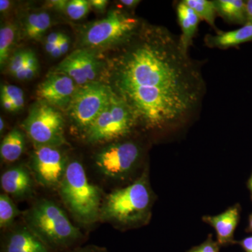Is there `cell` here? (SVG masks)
I'll list each match as a JSON object with an SVG mask.
<instances>
[{
	"label": "cell",
	"mask_w": 252,
	"mask_h": 252,
	"mask_svg": "<svg viewBox=\"0 0 252 252\" xmlns=\"http://www.w3.org/2000/svg\"><path fill=\"white\" fill-rule=\"evenodd\" d=\"M124 46L114 67L115 94L142 130L171 139L183 133L200 115L206 94L200 63L161 26L142 24Z\"/></svg>",
	"instance_id": "cell-1"
},
{
	"label": "cell",
	"mask_w": 252,
	"mask_h": 252,
	"mask_svg": "<svg viewBox=\"0 0 252 252\" xmlns=\"http://www.w3.org/2000/svg\"><path fill=\"white\" fill-rule=\"evenodd\" d=\"M155 195L146 169L138 178L114 190L103 200L99 220L121 228H139L149 223Z\"/></svg>",
	"instance_id": "cell-2"
},
{
	"label": "cell",
	"mask_w": 252,
	"mask_h": 252,
	"mask_svg": "<svg viewBox=\"0 0 252 252\" xmlns=\"http://www.w3.org/2000/svg\"><path fill=\"white\" fill-rule=\"evenodd\" d=\"M59 189L63 203L79 223L91 225L99 220L102 192L89 181L80 162H68Z\"/></svg>",
	"instance_id": "cell-3"
},
{
	"label": "cell",
	"mask_w": 252,
	"mask_h": 252,
	"mask_svg": "<svg viewBox=\"0 0 252 252\" xmlns=\"http://www.w3.org/2000/svg\"><path fill=\"white\" fill-rule=\"evenodd\" d=\"M26 225L52 251L73 246L82 238L65 212L56 203L41 199L25 212Z\"/></svg>",
	"instance_id": "cell-4"
},
{
	"label": "cell",
	"mask_w": 252,
	"mask_h": 252,
	"mask_svg": "<svg viewBox=\"0 0 252 252\" xmlns=\"http://www.w3.org/2000/svg\"><path fill=\"white\" fill-rule=\"evenodd\" d=\"M137 127L133 112L113 91L107 106L85 131V136L91 144L114 142L130 137Z\"/></svg>",
	"instance_id": "cell-5"
},
{
	"label": "cell",
	"mask_w": 252,
	"mask_h": 252,
	"mask_svg": "<svg viewBox=\"0 0 252 252\" xmlns=\"http://www.w3.org/2000/svg\"><path fill=\"white\" fill-rule=\"evenodd\" d=\"M139 18L121 11L112 10L103 19L93 23L84 31L82 44L91 49H104L126 44L140 30Z\"/></svg>",
	"instance_id": "cell-6"
},
{
	"label": "cell",
	"mask_w": 252,
	"mask_h": 252,
	"mask_svg": "<svg viewBox=\"0 0 252 252\" xmlns=\"http://www.w3.org/2000/svg\"><path fill=\"white\" fill-rule=\"evenodd\" d=\"M144 154L140 142L127 139L101 149L94 157V165L104 177L122 182L128 180L140 168Z\"/></svg>",
	"instance_id": "cell-7"
},
{
	"label": "cell",
	"mask_w": 252,
	"mask_h": 252,
	"mask_svg": "<svg viewBox=\"0 0 252 252\" xmlns=\"http://www.w3.org/2000/svg\"><path fill=\"white\" fill-rule=\"evenodd\" d=\"M22 126L35 147H61L67 143L62 114L43 101L32 107Z\"/></svg>",
	"instance_id": "cell-8"
},
{
	"label": "cell",
	"mask_w": 252,
	"mask_h": 252,
	"mask_svg": "<svg viewBox=\"0 0 252 252\" xmlns=\"http://www.w3.org/2000/svg\"><path fill=\"white\" fill-rule=\"evenodd\" d=\"M113 90L99 82L79 86L73 96L68 112L74 124L84 132L107 106Z\"/></svg>",
	"instance_id": "cell-9"
},
{
	"label": "cell",
	"mask_w": 252,
	"mask_h": 252,
	"mask_svg": "<svg viewBox=\"0 0 252 252\" xmlns=\"http://www.w3.org/2000/svg\"><path fill=\"white\" fill-rule=\"evenodd\" d=\"M68 162L60 147H35L31 160L32 175L46 188H59Z\"/></svg>",
	"instance_id": "cell-10"
},
{
	"label": "cell",
	"mask_w": 252,
	"mask_h": 252,
	"mask_svg": "<svg viewBox=\"0 0 252 252\" xmlns=\"http://www.w3.org/2000/svg\"><path fill=\"white\" fill-rule=\"evenodd\" d=\"M74 80L63 74L51 73L38 87V97L56 108L68 109L73 96L78 89Z\"/></svg>",
	"instance_id": "cell-11"
},
{
	"label": "cell",
	"mask_w": 252,
	"mask_h": 252,
	"mask_svg": "<svg viewBox=\"0 0 252 252\" xmlns=\"http://www.w3.org/2000/svg\"><path fill=\"white\" fill-rule=\"evenodd\" d=\"M241 205L236 203L217 215H205L202 217L204 223L210 225L217 233V241L220 247L237 245L235 232L240 223Z\"/></svg>",
	"instance_id": "cell-12"
},
{
	"label": "cell",
	"mask_w": 252,
	"mask_h": 252,
	"mask_svg": "<svg viewBox=\"0 0 252 252\" xmlns=\"http://www.w3.org/2000/svg\"><path fill=\"white\" fill-rule=\"evenodd\" d=\"M52 252L26 225L11 230L1 243V252Z\"/></svg>",
	"instance_id": "cell-13"
},
{
	"label": "cell",
	"mask_w": 252,
	"mask_h": 252,
	"mask_svg": "<svg viewBox=\"0 0 252 252\" xmlns=\"http://www.w3.org/2000/svg\"><path fill=\"white\" fill-rule=\"evenodd\" d=\"M4 193L16 198L31 196L34 190V182L31 172L23 165L10 167L0 178Z\"/></svg>",
	"instance_id": "cell-14"
},
{
	"label": "cell",
	"mask_w": 252,
	"mask_h": 252,
	"mask_svg": "<svg viewBox=\"0 0 252 252\" xmlns=\"http://www.w3.org/2000/svg\"><path fill=\"white\" fill-rule=\"evenodd\" d=\"M252 41V24L246 23L238 29L216 32L204 37L205 46L210 49H228Z\"/></svg>",
	"instance_id": "cell-15"
},
{
	"label": "cell",
	"mask_w": 252,
	"mask_h": 252,
	"mask_svg": "<svg viewBox=\"0 0 252 252\" xmlns=\"http://www.w3.org/2000/svg\"><path fill=\"white\" fill-rule=\"evenodd\" d=\"M177 20L181 28V34L179 36L182 49L189 53L190 46L193 45V39L198 32L200 18L194 12L193 10L184 2L183 0L177 3Z\"/></svg>",
	"instance_id": "cell-16"
},
{
	"label": "cell",
	"mask_w": 252,
	"mask_h": 252,
	"mask_svg": "<svg viewBox=\"0 0 252 252\" xmlns=\"http://www.w3.org/2000/svg\"><path fill=\"white\" fill-rule=\"evenodd\" d=\"M217 14L232 24L247 23L246 1L243 0H214Z\"/></svg>",
	"instance_id": "cell-17"
},
{
	"label": "cell",
	"mask_w": 252,
	"mask_h": 252,
	"mask_svg": "<svg viewBox=\"0 0 252 252\" xmlns=\"http://www.w3.org/2000/svg\"><path fill=\"white\" fill-rule=\"evenodd\" d=\"M26 147V140L22 131L13 129L7 134L0 146L1 160L6 162L16 161L22 156Z\"/></svg>",
	"instance_id": "cell-18"
},
{
	"label": "cell",
	"mask_w": 252,
	"mask_h": 252,
	"mask_svg": "<svg viewBox=\"0 0 252 252\" xmlns=\"http://www.w3.org/2000/svg\"><path fill=\"white\" fill-rule=\"evenodd\" d=\"M51 24V16L48 13H32L26 18L24 32L28 39L39 40Z\"/></svg>",
	"instance_id": "cell-19"
},
{
	"label": "cell",
	"mask_w": 252,
	"mask_h": 252,
	"mask_svg": "<svg viewBox=\"0 0 252 252\" xmlns=\"http://www.w3.org/2000/svg\"><path fill=\"white\" fill-rule=\"evenodd\" d=\"M187 6H189L194 12L198 15L200 20L205 21L210 27L218 32L216 26L217 11L216 6L213 1L210 0H183Z\"/></svg>",
	"instance_id": "cell-20"
},
{
	"label": "cell",
	"mask_w": 252,
	"mask_h": 252,
	"mask_svg": "<svg viewBox=\"0 0 252 252\" xmlns=\"http://www.w3.org/2000/svg\"><path fill=\"white\" fill-rule=\"evenodd\" d=\"M55 72L63 73L72 78L78 86L89 84L85 74L83 72L74 52L67 56L60 63Z\"/></svg>",
	"instance_id": "cell-21"
},
{
	"label": "cell",
	"mask_w": 252,
	"mask_h": 252,
	"mask_svg": "<svg viewBox=\"0 0 252 252\" xmlns=\"http://www.w3.org/2000/svg\"><path fill=\"white\" fill-rule=\"evenodd\" d=\"M83 72L89 83L94 82L98 72L99 63L93 51L88 49H79L74 51Z\"/></svg>",
	"instance_id": "cell-22"
},
{
	"label": "cell",
	"mask_w": 252,
	"mask_h": 252,
	"mask_svg": "<svg viewBox=\"0 0 252 252\" xmlns=\"http://www.w3.org/2000/svg\"><path fill=\"white\" fill-rule=\"evenodd\" d=\"M16 28L14 24L6 23L0 29V64L4 67L9 56L16 38Z\"/></svg>",
	"instance_id": "cell-23"
},
{
	"label": "cell",
	"mask_w": 252,
	"mask_h": 252,
	"mask_svg": "<svg viewBox=\"0 0 252 252\" xmlns=\"http://www.w3.org/2000/svg\"><path fill=\"white\" fill-rule=\"evenodd\" d=\"M21 214L9 195L6 193L0 195V227L9 228L14 223L16 217Z\"/></svg>",
	"instance_id": "cell-24"
},
{
	"label": "cell",
	"mask_w": 252,
	"mask_h": 252,
	"mask_svg": "<svg viewBox=\"0 0 252 252\" xmlns=\"http://www.w3.org/2000/svg\"><path fill=\"white\" fill-rule=\"evenodd\" d=\"M91 7L89 1L71 0V1H67L64 12L71 19L78 21V20L82 19L89 14Z\"/></svg>",
	"instance_id": "cell-25"
},
{
	"label": "cell",
	"mask_w": 252,
	"mask_h": 252,
	"mask_svg": "<svg viewBox=\"0 0 252 252\" xmlns=\"http://www.w3.org/2000/svg\"><path fill=\"white\" fill-rule=\"evenodd\" d=\"M1 94H4L12 101L16 112L21 110L24 106V94L21 88L11 84H4L1 86Z\"/></svg>",
	"instance_id": "cell-26"
},
{
	"label": "cell",
	"mask_w": 252,
	"mask_h": 252,
	"mask_svg": "<svg viewBox=\"0 0 252 252\" xmlns=\"http://www.w3.org/2000/svg\"><path fill=\"white\" fill-rule=\"evenodd\" d=\"M29 51L30 50H21V51L15 53L10 58L8 69H9V72L11 75H14L20 69L26 67Z\"/></svg>",
	"instance_id": "cell-27"
},
{
	"label": "cell",
	"mask_w": 252,
	"mask_h": 252,
	"mask_svg": "<svg viewBox=\"0 0 252 252\" xmlns=\"http://www.w3.org/2000/svg\"><path fill=\"white\" fill-rule=\"evenodd\" d=\"M220 246L213 239V235L209 234L206 240L200 244L189 249L187 252H220Z\"/></svg>",
	"instance_id": "cell-28"
},
{
	"label": "cell",
	"mask_w": 252,
	"mask_h": 252,
	"mask_svg": "<svg viewBox=\"0 0 252 252\" xmlns=\"http://www.w3.org/2000/svg\"><path fill=\"white\" fill-rule=\"evenodd\" d=\"M38 70H39V65L34 66V67H25L23 69H20L18 72L13 75V77L18 80H31L35 77Z\"/></svg>",
	"instance_id": "cell-29"
},
{
	"label": "cell",
	"mask_w": 252,
	"mask_h": 252,
	"mask_svg": "<svg viewBox=\"0 0 252 252\" xmlns=\"http://www.w3.org/2000/svg\"><path fill=\"white\" fill-rule=\"evenodd\" d=\"M70 252H108L105 248L96 245H88L82 248H76L75 250Z\"/></svg>",
	"instance_id": "cell-30"
},
{
	"label": "cell",
	"mask_w": 252,
	"mask_h": 252,
	"mask_svg": "<svg viewBox=\"0 0 252 252\" xmlns=\"http://www.w3.org/2000/svg\"><path fill=\"white\" fill-rule=\"evenodd\" d=\"M237 245H240L245 252H252V235L237 241Z\"/></svg>",
	"instance_id": "cell-31"
},
{
	"label": "cell",
	"mask_w": 252,
	"mask_h": 252,
	"mask_svg": "<svg viewBox=\"0 0 252 252\" xmlns=\"http://www.w3.org/2000/svg\"><path fill=\"white\" fill-rule=\"evenodd\" d=\"M1 104L3 108L7 112H16V108L12 101L10 100L7 97L1 94Z\"/></svg>",
	"instance_id": "cell-32"
},
{
	"label": "cell",
	"mask_w": 252,
	"mask_h": 252,
	"mask_svg": "<svg viewBox=\"0 0 252 252\" xmlns=\"http://www.w3.org/2000/svg\"><path fill=\"white\" fill-rule=\"evenodd\" d=\"M89 2L93 8L100 12L104 11L108 4V1L107 0H91Z\"/></svg>",
	"instance_id": "cell-33"
},
{
	"label": "cell",
	"mask_w": 252,
	"mask_h": 252,
	"mask_svg": "<svg viewBox=\"0 0 252 252\" xmlns=\"http://www.w3.org/2000/svg\"><path fill=\"white\" fill-rule=\"evenodd\" d=\"M63 36H64V34L61 32L51 33L46 37V43H49V44H54V45H59Z\"/></svg>",
	"instance_id": "cell-34"
},
{
	"label": "cell",
	"mask_w": 252,
	"mask_h": 252,
	"mask_svg": "<svg viewBox=\"0 0 252 252\" xmlns=\"http://www.w3.org/2000/svg\"><path fill=\"white\" fill-rule=\"evenodd\" d=\"M68 1H64V0H54V1H49V4L51 5V7L59 11H65L66 6H67Z\"/></svg>",
	"instance_id": "cell-35"
},
{
	"label": "cell",
	"mask_w": 252,
	"mask_h": 252,
	"mask_svg": "<svg viewBox=\"0 0 252 252\" xmlns=\"http://www.w3.org/2000/svg\"><path fill=\"white\" fill-rule=\"evenodd\" d=\"M59 46L61 51H62L63 55L67 54L69 47V38L64 34V36H63L62 39L60 41Z\"/></svg>",
	"instance_id": "cell-36"
},
{
	"label": "cell",
	"mask_w": 252,
	"mask_h": 252,
	"mask_svg": "<svg viewBox=\"0 0 252 252\" xmlns=\"http://www.w3.org/2000/svg\"><path fill=\"white\" fill-rule=\"evenodd\" d=\"M247 23L252 24V0L246 1Z\"/></svg>",
	"instance_id": "cell-37"
},
{
	"label": "cell",
	"mask_w": 252,
	"mask_h": 252,
	"mask_svg": "<svg viewBox=\"0 0 252 252\" xmlns=\"http://www.w3.org/2000/svg\"><path fill=\"white\" fill-rule=\"evenodd\" d=\"M120 2L126 7L129 8V9H134L138 5L140 1H139V0H122Z\"/></svg>",
	"instance_id": "cell-38"
},
{
	"label": "cell",
	"mask_w": 252,
	"mask_h": 252,
	"mask_svg": "<svg viewBox=\"0 0 252 252\" xmlns=\"http://www.w3.org/2000/svg\"><path fill=\"white\" fill-rule=\"evenodd\" d=\"M11 6V1L8 0H1L0 1V11L1 13L6 12L8 11Z\"/></svg>",
	"instance_id": "cell-39"
},
{
	"label": "cell",
	"mask_w": 252,
	"mask_h": 252,
	"mask_svg": "<svg viewBox=\"0 0 252 252\" xmlns=\"http://www.w3.org/2000/svg\"><path fill=\"white\" fill-rule=\"evenodd\" d=\"M50 55H51L53 58H55V59H58V58L62 56V51H61V49H60L59 46L56 45L55 46L54 49L53 50L52 52H51V54Z\"/></svg>",
	"instance_id": "cell-40"
},
{
	"label": "cell",
	"mask_w": 252,
	"mask_h": 252,
	"mask_svg": "<svg viewBox=\"0 0 252 252\" xmlns=\"http://www.w3.org/2000/svg\"><path fill=\"white\" fill-rule=\"evenodd\" d=\"M245 232L249 233H252V213L249 215L248 217V225L247 226Z\"/></svg>",
	"instance_id": "cell-41"
},
{
	"label": "cell",
	"mask_w": 252,
	"mask_h": 252,
	"mask_svg": "<svg viewBox=\"0 0 252 252\" xmlns=\"http://www.w3.org/2000/svg\"><path fill=\"white\" fill-rule=\"evenodd\" d=\"M247 187H248L249 191H250V198H251L252 202V172L248 182H247Z\"/></svg>",
	"instance_id": "cell-42"
},
{
	"label": "cell",
	"mask_w": 252,
	"mask_h": 252,
	"mask_svg": "<svg viewBox=\"0 0 252 252\" xmlns=\"http://www.w3.org/2000/svg\"><path fill=\"white\" fill-rule=\"evenodd\" d=\"M56 46V45H54V44H49V43H46L45 49L46 52L49 54H51Z\"/></svg>",
	"instance_id": "cell-43"
},
{
	"label": "cell",
	"mask_w": 252,
	"mask_h": 252,
	"mask_svg": "<svg viewBox=\"0 0 252 252\" xmlns=\"http://www.w3.org/2000/svg\"><path fill=\"white\" fill-rule=\"evenodd\" d=\"M5 128V124L4 119H2V117L0 118V132L1 133H2L4 132Z\"/></svg>",
	"instance_id": "cell-44"
}]
</instances>
